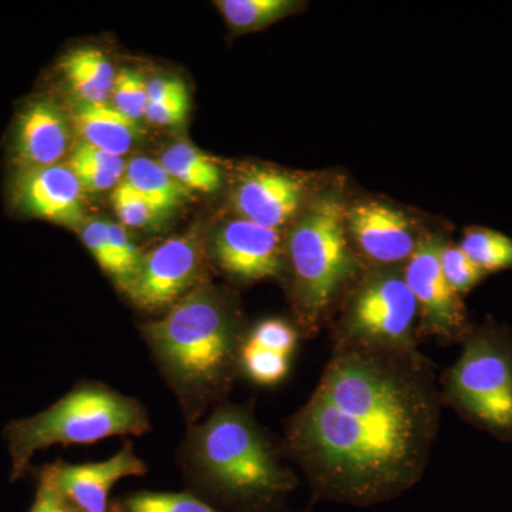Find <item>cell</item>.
<instances>
[{
  "label": "cell",
  "instance_id": "obj_16",
  "mask_svg": "<svg viewBox=\"0 0 512 512\" xmlns=\"http://www.w3.org/2000/svg\"><path fill=\"white\" fill-rule=\"evenodd\" d=\"M70 121L82 143L113 156H126L144 136L143 127L138 121L124 116L110 103L94 104L74 100Z\"/></svg>",
  "mask_w": 512,
  "mask_h": 512
},
{
  "label": "cell",
  "instance_id": "obj_11",
  "mask_svg": "<svg viewBox=\"0 0 512 512\" xmlns=\"http://www.w3.org/2000/svg\"><path fill=\"white\" fill-rule=\"evenodd\" d=\"M212 256L235 278L244 281L274 278L282 269L281 238L278 229L239 218L217 232Z\"/></svg>",
  "mask_w": 512,
  "mask_h": 512
},
{
  "label": "cell",
  "instance_id": "obj_32",
  "mask_svg": "<svg viewBox=\"0 0 512 512\" xmlns=\"http://www.w3.org/2000/svg\"><path fill=\"white\" fill-rule=\"evenodd\" d=\"M69 164V163H67ZM77 180L82 185L84 192H103L116 188L121 183V178L116 175L103 173V171L93 170V168L84 167V165L69 164Z\"/></svg>",
  "mask_w": 512,
  "mask_h": 512
},
{
  "label": "cell",
  "instance_id": "obj_10",
  "mask_svg": "<svg viewBox=\"0 0 512 512\" xmlns=\"http://www.w3.org/2000/svg\"><path fill=\"white\" fill-rule=\"evenodd\" d=\"M12 200L29 217L66 228L84 225V191L67 163L18 170Z\"/></svg>",
  "mask_w": 512,
  "mask_h": 512
},
{
  "label": "cell",
  "instance_id": "obj_23",
  "mask_svg": "<svg viewBox=\"0 0 512 512\" xmlns=\"http://www.w3.org/2000/svg\"><path fill=\"white\" fill-rule=\"evenodd\" d=\"M119 510L120 512H221L195 495L154 493V491H141V493L127 495L120 501Z\"/></svg>",
  "mask_w": 512,
  "mask_h": 512
},
{
  "label": "cell",
  "instance_id": "obj_33",
  "mask_svg": "<svg viewBox=\"0 0 512 512\" xmlns=\"http://www.w3.org/2000/svg\"><path fill=\"white\" fill-rule=\"evenodd\" d=\"M183 89H185V84L181 80L156 77L148 82V103L170 99L171 96Z\"/></svg>",
  "mask_w": 512,
  "mask_h": 512
},
{
  "label": "cell",
  "instance_id": "obj_21",
  "mask_svg": "<svg viewBox=\"0 0 512 512\" xmlns=\"http://www.w3.org/2000/svg\"><path fill=\"white\" fill-rule=\"evenodd\" d=\"M458 245L487 275L512 269V238L503 232L468 228Z\"/></svg>",
  "mask_w": 512,
  "mask_h": 512
},
{
  "label": "cell",
  "instance_id": "obj_3",
  "mask_svg": "<svg viewBox=\"0 0 512 512\" xmlns=\"http://www.w3.org/2000/svg\"><path fill=\"white\" fill-rule=\"evenodd\" d=\"M188 456L211 493L247 510L271 511L299 485L247 407H218L191 431Z\"/></svg>",
  "mask_w": 512,
  "mask_h": 512
},
{
  "label": "cell",
  "instance_id": "obj_6",
  "mask_svg": "<svg viewBox=\"0 0 512 512\" xmlns=\"http://www.w3.org/2000/svg\"><path fill=\"white\" fill-rule=\"evenodd\" d=\"M338 198H320L289 235L288 258L302 328L318 329L332 303L357 275Z\"/></svg>",
  "mask_w": 512,
  "mask_h": 512
},
{
  "label": "cell",
  "instance_id": "obj_4",
  "mask_svg": "<svg viewBox=\"0 0 512 512\" xmlns=\"http://www.w3.org/2000/svg\"><path fill=\"white\" fill-rule=\"evenodd\" d=\"M150 429L147 410L133 397L103 386L80 384L49 409L12 421L6 429L12 478L22 477L37 451L55 444H90L113 436H141Z\"/></svg>",
  "mask_w": 512,
  "mask_h": 512
},
{
  "label": "cell",
  "instance_id": "obj_30",
  "mask_svg": "<svg viewBox=\"0 0 512 512\" xmlns=\"http://www.w3.org/2000/svg\"><path fill=\"white\" fill-rule=\"evenodd\" d=\"M188 111H190V94L185 87L170 99L148 103L144 119L156 126H180L187 119Z\"/></svg>",
  "mask_w": 512,
  "mask_h": 512
},
{
  "label": "cell",
  "instance_id": "obj_17",
  "mask_svg": "<svg viewBox=\"0 0 512 512\" xmlns=\"http://www.w3.org/2000/svg\"><path fill=\"white\" fill-rule=\"evenodd\" d=\"M67 89L82 103H109L117 72L103 50L79 47L63 56L59 63Z\"/></svg>",
  "mask_w": 512,
  "mask_h": 512
},
{
  "label": "cell",
  "instance_id": "obj_7",
  "mask_svg": "<svg viewBox=\"0 0 512 512\" xmlns=\"http://www.w3.org/2000/svg\"><path fill=\"white\" fill-rule=\"evenodd\" d=\"M416 298L403 272L382 268L357 286L336 330V345L410 349L416 346Z\"/></svg>",
  "mask_w": 512,
  "mask_h": 512
},
{
  "label": "cell",
  "instance_id": "obj_5",
  "mask_svg": "<svg viewBox=\"0 0 512 512\" xmlns=\"http://www.w3.org/2000/svg\"><path fill=\"white\" fill-rule=\"evenodd\" d=\"M440 377L443 406L501 443H512V330L493 319L473 326Z\"/></svg>",
  "mask_w": 512,
  "mask_h": 512
},
{
  "label": "cell",
  "instance_id": "obj_27",
  "mask_svg": "<svg viewBox=\"0 0 512 512\" xmlns=\"http://www.w3.org/2000/svg\"><path fill=\"white\" fill-rule=\"evenodd\" d=\"M107 235H109L111 249L116 258V282L124 291L134 275L137 274L144 254H141L137 245L131 241L126 229L116 222H107Z\"/></svg>",
  "mask_w": 512,
  "mask_h": 512
},
{
  "label": "cell",
  "instance_id": "obj_31",
  "mask_svg": "<svg viewBox=\"0 0 512 512\" xmlns=\"http://www.w3.org/2000/svg\"><path fill=\"white\" fill-rule=\"evenodd\" d=\"M29 512H72L69 501L57 487L50 466L40 473L35 503Z\"/></svg>",
  "mask_w": 512,
  "mask_h": 512
},
{
  "label": "cell",
  "instance_id": "obj_12",
  "mask_svg": "<svg viewBox=\"0 0 512 512\" xmlns=\"http://www.w3.org/2000/svg\"><path fill=\"white\" fill-rule=\"evenodd\" d=\"M72 131L70 114L57 101L45 97L30 101L13 130L12 157L18 170L62 163Z\"/></svg>",
  "mask_w": 512,
  "mask_h": 512
},
{
  "label": "cell",
  "instance_id": "obj_14",
  "mask_svg": "<svg viewBox=\"0 0 512 512\" xmlns=\"http://www.w3.org/2000/svg\"><path fill=\"white\" fill-rule=\"evenodd\" d=\"M346 222L360 251L384 268L409 261L419 242L402 212L380 202L356 205Z\"/></svg>",
  "mask_w": 512,
  "mask_h": 512
},
{
  "label": "cell",
  "instance_id": "obj_9",
  "mask_svg": "<svg viewBox=\"0 0 512 512\" xmlns=\"http://www.w3.org/2000/svg\"><path fill=\"white\" fill-rule=\"evenodd\" d=\"M202 241L197 231L167 239L143 255L137 274L124 289L143 309L173 306L197 288L202 271Z\"/></svg>",
  "mask_w": 512,
  "mask_h": 512
},
{
  "label": "cell",
  "instance_id": "obj_28",
  "mask_svg": "<svg viewBox=\"0 0 512 512\" xmlns=\"http://www.w3.org/2000/svg\"><path fill=\"white\" fill-rule=\"evenodd\" d=\"M82 239L100 268L116 281L117 264L107 235V221L93 220L84 224Z\"/></svg>",
  "mask_w": 512,
  "mask_h": 512
},
{
  "label": "cell",
  "instance_id": "obj_1",
  "mask_svg": "<svg viewBox=\"0 0 512 512\" xmlns=\"http://www.w3.org/2000/svg\"><path fill=\"white\" fill-rule=\"evenodd\" d=\"M439 382L417 348L335 345L285 429L286 454L313 497L372 507L419 484L440 430Z\"/></svg>",
  "mask_w": 512,
  "mask_h": 512
},
{
  "label": "cell",
  "instance_id": "obj_29",
  "mask_svg": "<svg viewBox=\"0 0 512 512\" xmlns=\"http://www.w3.org/2000/svg\"><path fill=\"white\" fill-rule=\"evenodd\" d=\"M69 164L84 165V167L93 168V170L103 171V173L116 175L123 180L127 170V161L124 157L113 156L99 148L84 144L82 141L70 151Z\"/></svg>",
  "mask_w": 512,
  "mask_h": 512
},
{
  "label": "cell",
  "instance_id": "obj_8",
  "mask_svg": "<svg viewBox=\"0 0 512 512\" xmlns=\"http://www.w3.org/2000/svg\"><path fill=\"white\" fill-rule=\"evenodd\" d=\"M443 244L439 238H424L417 242L403 275L419 308L417 338L426 336L451 345L463 343L473 326L468 322L463 298L450 288L441 271Z\"/></svg>",
  "mask_w": 512,
  "mask_h": 512
},
{
  "label": "cell",
  "instance_id": "obj_19",
  "mask_svg": "<svg viewBox=\"0 0 512 512\" xmlns=\"http://www.w3.org/2000/svg\"><path fill=\"white\" fill-rule=\"evenodd\" d=\"M160 164L188 191L214 192L221 187L220 165L184 141L168 147Z\"/></svg>",
  "mask_w": 512,
  "mask_h": 512
},
{
  "label": "cell",
  "instance_id": "obj_18",
  "mask_svg": "<svg viewBox=\"0 0 512 512\" xmlns=\"http://www.w3.org/2000/svg\"><path fill=\"white\" fill-rule=\"evenodd\" d=\"M123 181L164 215L191 198V191L174 180L160 161L151 158H131Z\"/></svg>",
  "mask_w": 512,
  "mask_h": 512
},
{
  "label": "cell",
  "instance_id": "obj_25",
  "mask_svg": "<svg viewBox=\"0 0 512 512\" xmlns=\"http://www.w3.org/2000/svg\"><path fill=\"white\" fill-rule=\"evenodd\" d=\"M111 106L116 107L131 120H143L148 106V82L146 77L134 69H123L117 73L111 92Z\"/></svg>",
  "mask_w": 512,
  "mask_h": 512
},
{
  "label": "cell",
  "instance_id": "obj_24",
  "mask_svg": "<svg viewBox=\"0 0 512 512\" xmlns=\"http://www.w3.org/2000/svg\"><path fill=\"white\" fill-rule=\"evenodd\" d=\"M440 264L447 284L461 298L477 288L488 276L460 248V245L443 244L440 252Z\"/></svg>",
  "mask_w": 512,
  "mask_h": 512
},
{
  "label": "cell",
  "instance_id": "obj_22",
  "mask_svg": "<svg viewBox=\"0 0 512 512\" xmlns=\"http://www.w3.org/2000/svg\"><path fill=\"white\" fill-rule=\"evenodd\" d=\"M292 355L256 345L247 338L239 353V372L261 386H275L284 382L291 369Z\"/></svg>",
  "mask_w": 512,
  "mask_h": 512
},
{
  "label": "cell",
  "instance_id": "obj_15",
  "mask_svg": "<svg viewBox=\"0 0 512 512\" xmlns=\"http://www.w3.org/2000/svg\"><path fill=\"white\" fill-rule=\"evenodd\" d=\"M302 187L291 175L258 170L239 183L234 204L242 220L278 229L298 210Z\"/></svg>",
  "mask_w": 512,
  "mask_h": 512
},
{
  "label": "cell",
  "instance_id": "obj_2",
  "mask_svg": "<svg viewBox=\"0 0 512 512\" xmlns=\"http://www.w3.org/2000/svg\"><path fill=\"white\" fill-rule=\"evenodd\" d=\"M143 330L168 380L194 404L224 393L239 372L245 335L231 306L210 285L192 289Z\"/></svg>",
  "mask_w": 512,
  "mask_h": 512
},
{
  "label": "cell",
  "instance_id": "obj_26",
  "mask_svg": "<svg viewBox=\"0 0 512 512\" xmlns=\"http://www.w3.org/2000/svg\"><path fill=\"white\" fill-rule=\"evenodd\" d=\"M111 202L124 227H148L151 222L160 220L164 215L124 181L114 188Z\"/></svg>",
  "mask_w": 512,
  "mask_h": 512
},
{
  "label": "cell",
  "instance_id": "obj_13",
  "mask_svg": "<svg viewBox=\"0 0 512 512\" xmlns=\"http://www.w3.org/2000/svg\"><path fill=\"white\" fill-rule=\"evenodd\" d=\"M53 477L66 500L83 512H106L113 485L121 478L144 476L147 466L126 444L116 456L97 463L53 464Z\"/></svg>",
  "mask_w": 512,
  "mask_h": 512
},
{
  "label": "cell",
  "instance_id": "obj_20",
  "mask_svg": "<svg viewBox=\"0 0 512 512\" xmlns=\"http://www.w3.org/2000/svg\"><path fill=\"white\" fill-rule=\"evenodd\" d=\"M218 9L238 32H252L272 25L298 8L293 0H220Z\"/></svg>",
  "mask_w": 512,
  "mask_h": 512
}]
</instances>
